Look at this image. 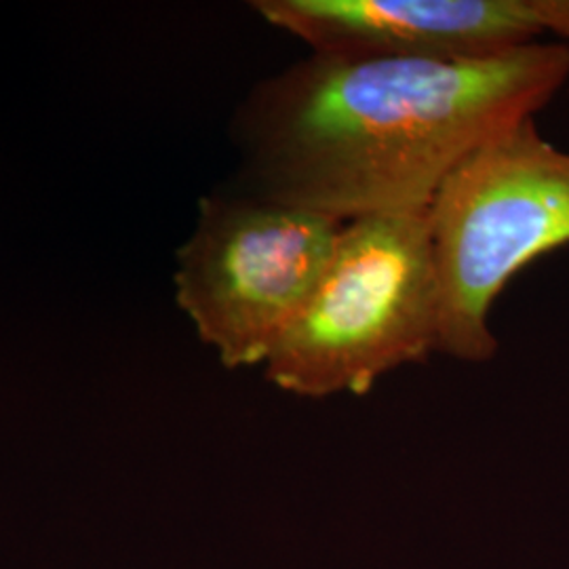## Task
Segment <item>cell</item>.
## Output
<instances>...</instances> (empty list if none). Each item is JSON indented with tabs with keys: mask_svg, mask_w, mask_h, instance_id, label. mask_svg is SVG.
<instances>
[{
	"mask_svg": "<svg viewBox=\"0 0 569 569\" xmlns=\"http://www.w3.org/2000/svg\"><path fill=\"white\" fill-rule=\"evenodd\" d=\"M569 81V44L486 60L315 53L237 112L244 190L340 222L425 213L449 173Z\"/></svg>",
	"mask_w": 569,
	"mask_h": 569,
	"instance_id": "cell-1",
	"label": "cell"
},
{
	"mask_svg": "<svg viewBox=\"0 0 569 569\" xmlns=\"http://www.w3.org/2000/svg\"><path fill=\"white\" fill-rule=\"evenodd\" d=\"M439 352V287L425 213L345 222L315 293L266 361L287 392L366 395L380 376Z\"/></svg>",
	"mask_w": 569,
	"mask_h": 569,
	"instance_id": "cell-2",
	"label": "cell"
},
{
	"mask_svg": "<svg viewBox=\"0 0 569 569\" xmlns=\"http://www.w3.org/2000/svg\"><path fill=\"white\" fill-rule=\"evenodd\" d=\"M439 287V352L486 363L489 315L526 266L569 244V152L536 119L489 138L441 183L427 211Z\"/></svg>",
	"mask_w": 569,
	"mask_h": 569,
	"instance_id": "cell-3",
	"label": "cell"
},
{
	"mask_svg": "<svg viewBox=\"0 0 569 569\" xmlns=\"http://www.w3.org/2000/svg\"><path fill=\"white\" fill-rule=\"evenodd\" d=\"M345 222L253 192L201 201L176 300L230 369L266 366L321 281Z\"/></svg>",
	"mask_w": 569,
	"mask_h": 569,
	"instance_id": "cell-4",
	"label": "cell"
},
{
	"mask_svg": "<svg viewBox=\"0 0 569 569\" xmlns=\"http://www.w3.org/2000/svg\"><path fill=\"white\" fill-rule=\"evenodd\" d=\"M253 11L315 53L486 60L552 34L569 0H256Z\"/></svg>",
	"mask_w": 569,
	"mask_h": 569,
	"instance_id": "cell-5",
	"label": "cell"
}]
</instances>
